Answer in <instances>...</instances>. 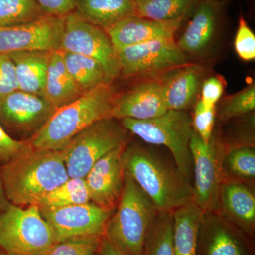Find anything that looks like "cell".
<instances>
[{
	"mask_svg": "<svg viewBox=\"0 0 255 255\" xmlns=\"http://www.w3.org/2000/svg\"><path fill=\"white\" fill-rule=\"evenodd\" d=\"M122 164L127 172L150 198L158 212L172 213L193 200L190 178L175 163L137 143L126 145Z\"/></svg>",
	"mask_w": 255,
	"mask_h": 255,
	"instance_id": "6da1fadb",
	"label": "cell"
},
{
	"mask_svg": "<svg viewBox=\"0 0 255 255\" xmlns=\"http://www.w3.org/2000/svg\"><path fill=\"white\" fill-rule=\"evenodd\" d=\"M0 176L9 203L20 206L38 205L69 178L61 150L33 147L1 166Z\"/></svg>",
	"mask_w": 255,
	"mask_h": 255,
	"instance_id": "7a4b0ae2",
	"label": "cell"
},
{
	"mask_svg": "<svg viewBox=\"0 0 255 255\" xmlns=\"http://www.w3.org/2000/svg\"><path fill=\"white\" fill-rule=\"evenodd\" d=\"M112 84L104 83L55 110L46 123L28 139L36 149L61 150L82 130L106 118H112L117 95Z\"/></svg>",
	"mask_w": 255,
	"mask_h": 255,
	"instance_id": "3957f363",
	"label": "cell"
},
{
	"mask_svg": "<svg viewBox=\"0 0 255 255\" xmlns=\"http://www.w3.org/2000/svg\"><path fill=\"white\" fill-rule=\"evenodd\" d=\"M157 213L150 198L125 172L122 197L105 236L126 255H141L146 235Z\"/></svg>",
	"mask_w": 255,
	"mask_h": 255,
	"instance_id": "277c9868",
	"label": "cell"
},
{
	"mask_svg": "<svg viewBox=\"0 0 255 255\" xmlns=\"http://www.w3.org/2000/svg\"><path fill=\"white\" fill-rule=\"evenodd\" d=\"M127 130L151 145H162L170 151L174 163L184 175H192L190 151L194 133L192 118L187 111L168 110L162 115L148 120L121 119Z\"/></svg>",
	"mask_w": 255,
	"mask_h": 255,
	"instance_id": "5b68a950",
	"label": "cell"
},
{
	"mask_svg": "<svg viewBox=\"0 0 255 255\" xmlns=\"http://www.w3.org/2000/svg\"><path fill=\"white\" fill-rule=\"evenodd\" d=\"M55 243L38 206L9 203L0 214V249L6 255H45Z\"/></svg>",
	"mask_w": 255,
	"mask_h": 255,
	"instance_id": "8992f818",
	"label": "cell"
},
{
	"mask_svg": "<svg viewBox=\"0 0 255 255\" xmlns=\"http://www.w3.org/2000/svg\"><path fill=\"white\" fill-rule=\"evenodd\" d=\"M127 144V130L115 119L92 124L61 150L69 177L85 178L99 159Z\"/></svg>",
	"mask_w": 255,
	"mask_h": 255,
	"instance_id": "52a82bcc",
	"label": "cell"
},
{
	"mask_svg": "<svg viewBox=\"0 0 255 255\" xmlns=\"http://www.w3.org/2000/svg\"><path fill=\"white\" fill-rule=\"evenodd\" d=\"M60 50L85 55L102 65L105 82L112 84L121 73L117 50L105 29L73 12L64 18Z\"/></svg>",
	"mask_w": 255,
	"mask_h": 255,
	"instance_id": "ba28073f",
	"label": "cell"
},
{
	"mask_svg": "<svg viewBox=\"0 0 255 255\" xmlns=\"http://www.w3.org/2000/svg\"><path fill=\"white\" fill-rule=\"evenodd\" d=\"M120 75L125 78H160L187 65V55L174 38L159 39L117 50Z\"/></svg>",
	"mask_w": 255,
	"mask_h": 255,
	"instance_id": "9c48e42d",
	"label": "cell"
},
{
	"mask_svg": "<svg viewBox=\"0 0 255 255\" xmlns=\"http://www.w3.org/2000/svg\"><path fill=\"white\" fill-rule=\"evenodd\" d=\"M220 149L214 137L206 143L194 131L190 142L194 178L193 201L204 214L219 209L223 156Z\"/></svg>",
	"mask_w": 255,
	"mask_h": 255,
	"instance_id": "30bf717a",
	"label": "cell"
},
{
	"mask_svg": "<svg viewBox=\"0 0 255 255\" xmlns=\"http://www.w3.org/2000/svg\"><path fill=\"white\" fill-rule=\"evenodd\" d=\"M64 18L43 15L26 22L1 26L0 53L60 50Z\"/></svg>",
	"mask_w": 255,
	"mask_h": 255,
	"instance_id": "8fae6325",
	"label": "cell"
},
{
	"mask_svg": "<svg viewBox=\"0 0 255 255\" xmlns=\"http://www.w3.org/2000/svg\"><path fill=\"white\" fill-rule=\"evenodd\" d=\"M55 108L43 96L18 90L0 97V124L11 134L34 135Z\"/></svg>",
	"mask_w": 255,
	"mask_h": 255,
	"instance_id": "7c38bea8",
	"label": "cell"
},
{
	"mask_svg": "<svg viewBox=\"0 0 255 255\" xmlns=\"http://www.w3.org/2000/svg\"><path fill=\"white\" fill-rule=\"evenodd\" d=\"M40 211L53 229L56 243L79 236H105L114 211L92 202Z\"/></svg>",
	"mask_w": 255,
	"mask_h": 255,
	"instance_id": "4fadbf2b",
	"label": "cell"
},
{
	"mask_svg": "<svg viewBox=\"0 0 255 255\" xmlns=\"http://www.w3.org/2000/svg\"><path fill=\"white\" fill-rule=\"evenodd\" d=\"M197 255H255L253 238L218 210L205 213L199 227Z\"/></svg>",
	"mask_w": 255,
	"mask_h": 255,
	"instance_id": "5bb4252c",
	"label": "cell"
},
{
	"mask_svg": "<svg viewBox=\"0 0 255 255\" xmlns=\"http://www.w3.org/2000/svg\"><path fill=\"white\" fill-rule=\"evenodd\" d=\"M125 147H118L99 159L85 177L91 202L112 211L118 206L123 192L125 172L122 154Z\"/></svg>",
	"mask_w": 255,
	"mask_h": 255,
	"instance_id": "9a60e30c",
	"label": "cell"
},
{
	"mask_svg": "<svg viewBox=\"0 0 255 255\" xmlns=\"http://www.w3.org/2000/svg\"><path fill=\"white\" fill-rule=\"evenodd\" d=\"M177 46L186 55L201 58L211 49L221 23L222 1L199 0Z\"/></svg>",
	"mask_w": 255,
	"mask_h": 255,
	"instance_id": "2e32d148",
	"label": "cell"
},
{
	"mask_svg": "<svg viewBox=\"0 0 255 255\" xmlns=\"http://www.w3.org/2000/svg\"><path fill=\"white\" fill-rule=\"evenodd\" d=\"M167 110L160 79H145L123 95L117 96L111 117L148 120Z\"/></svg>",
	"mask_w": 255,
	"mask_h": 255,
	"instance_id": "e0dca14e",
	"label": "cell"
},
{
	"mask_svg": "<svg viewBox=\"0 0 255 255\" xmlns=\"http://www.w3.org/2000/svg\"><path fill=\"white\" fill-rule=\"evenodd\" d=\"M184 18L163 21L134 15L105 31L117 50L155 40L174 38Z\"/></svg>",
	"mask_w": 255,
	"mask_h": 255,
	"instance_id": "ac0fdd59",
	"label": "cell"
},
{
	"mask_svg": "<svg viewBox=\"0 0 255 255\" xmlns=\"http://www.w3.org/2000/svg\"><path fill=\"white\" fill-rule=\"evenodd\" d=\"M218 211L248 236L254 238L255 196L247 183L223 180L219 191Z\"/></svg>",
	"mask_w": 255,
	"mask_h": 255,
	"instance_id": "d6986e66",
	"label": "cell"
},
{
	"mask_svg": "<svg viewBox=\"0 0 255 255\" xmlns=\"http://www.w3.org/2000/svg\"><path fill=\"white\" fill-rule=\"evenodd\" d=\"M204 68L188 63L160 78L168 110L187 111L194 105L201 85Z\"/></svg>",
	"mask_w": 255,
	"mask_h": 255,
	"instance_id": "ffe728a7",
	"label": "cell"
},
{
	"mask_svg": "<svg viewBox=\"0 0 255 255\" xmlns=\"http://www.w3.org/2000/svg\"><path fill=\"white\" fill-rule=\"evenodd\" d=\"M84 93L68 73L62 50L50 52L44 97L57 110L76 100Z\"/></svg>",
	"mask_w": 255,
	"mask_h": 255,
	"instance_id": "44dd1931",
	"label": "cell"
},
{
	"mask_svg": "<svg viewBox=\"0 0 255 255\" xmlns=\"http://www.w3.org/2000/svg\"><path fill=\"white\" fill-rule=\"evenodd\" d=\"M74 12L87 22L107 30L136 15V5L131 0H75Z\"/></svg>",
	"mask_w": 255,
	"mask_h": 255,
	"instance_id": "7402d4cb",
	"label": "cell"
},
{
	"mask_svg": "<svg viewBox=\"0 0 255 255\" xmlns=\"http://www.w3.org/2000/svg\"><path fill=\"white\" fill-rule=\"evenodd\" d=\"M50 53L19 51L7 53L14 65L18 90L44 97Z\"/></svg>",
	"mask_w": 255,
	"mask_h": 255,
	"instance_id": "603a6c76",
	"label": "cell"
},
{
	"mask_svg": "<svg viewBox=\"0 0 255 255\" xmlns=\"http://www.w3.org/2000/svg\"><path fill=\"white\" fill-rule=\"evenodd\" d=\"M204 214L193 200L172 212L174 255H197L198 236Z\"/></svg>",
	"mask_w": 255,
	"mask_h": 255,
	"instance_id": "cb8c5ba5",
	"label": "cell"
},
{
	"mask_svg": "<svg viewBox=\"0 0 255 255\" xmlns=\"http://www.w3.org/2000/svg\"><path fill=\"white\" fill-rule=\"evenodd\" d=\"M91 202L85 178L69 177L65 182L43 196L40 210H52Z\"/></svg>",
	"mask_w": 255,
	"mask_h": 255,
	"instance_id": "d4e9b609",
	"label": "cell"
},
{
	"mask_svg": "<svg viewBox=\"0 0 255 255\" xmlns=\"http://www.w3.org/2000/svg\"><path fill=\"white\" fill-rule=\"evenodd\" d=\"M64 62L74 81L86 92L105 82V75L100 63L85 55L64 51Z\"/></svg>",
	"mask_w": 255,
	"mask_h": 255,
	"instance_id": "484cf974",
	"label": "cell"
},
{
	"mask_svg": "<svg viewBox=\"0 0 255 255\" xmlns=\"http://www.w3.org/2000/svg\"><path fill=\"white\" fill-rule=\"evenodd\" d=\"M172 213L158 212L151 223L141 255H174Z\"/></svg>",
	"mask_w": 255,
	"mask_h": 255,
	"instance_id": "4316f807",
	"label": "cell"
},
{
	"mask_svg": "<svg viewBox=\"0 0 255 255\" xmlns=\"http://www.w3.org/2000/svg\"><path fill=\"white\" fill-rule=\"evenodd\" d=\"M223 180L252 182L255 177V150L253 146L231 149L223 156Z\"/></svg>",
	"mask_w": 255,
	"mask_h": 255,
	"instance_id": "83f0119b",
	"label": "cell"
},
{
	"mask_svg": "<svg viewBox=\"0 0 255 255\" xmlns=\"http://www.w3.org/2000/svg\"><path fill=\"white\" fill-rule=\"evenodd\" d=\"M199 0H150L137 5L136 15L157 21L185 18Z\"/></svg>",
	"mask_w": 255,
	"mask_h": 255,
	"instance_id": "f1b7e54d",
	"label": "cell"
},
{
	"mask_svg": "<svg viewBox=\"0 0 255 255\" xmlns=\"http://www.w3.org/2000/svg\"><path fill=\"white\" fill-rule=\"evenodd\" d=\"M43 15L36 0H0V27L32 21Z\"/></svg>",
	"mask_w": 255,
	"mask_h": 255,
	"instance_id": "f546056e",
	"label": "cell"
},
{
	"mask_svg": "<svg viewBox=\"0 0 255 255\" xmlns=\"http://www.w3.org/2000/svg\"><path fill=\"white\" fill-rule=\"evenodd\" d=\"M255 109V85L251 84L241 91L223 100L219 117L223 122L243 117Z\"/></svg>",
	"mask_w": 255,
	"mask_h": 255,
	"instance_id": "4dcf8cb0",
	"label": "cell"
},
{
	"mask_svg": "<svg viewBox=\"0 0 255 255\" xmlns=\"http://www.w3.org/2000/svg\"><path fill=\"white\" fill-rule=\"evenodd\" d=\"M103 236L67 238L55 243L45 255H97Z\"/></svg>",
	"mask_w": 255,
	"mask_h": 255,
	"instance_id": "1f68e13d",
	"label": "cell"
},
{
	"mask_svg": "<svg viewBox=\"0 0 255 255\" xmlns=\"http://www.w3.org/2000/svg\"><path fill=\"white\" fill-rule=\"evenodd\" d=\"M191 118L194 131L200 136L203 141L208 143L213 137L216 119L215 107H207L199 100L194 107Z\"/></svg>",
	"mask_w": 255,
	"mask_h": 255,
	"instance_id": "d6a6232c",
	"label": "cell"
},
{
	"mask_svg": "<svg viewBox=\"0 0 255 255\" xmlns=\"http://www.w3.org/2000/svg\"><path fill=\"white\" fill-rule=\"evenodd\" d=\"M234 47L241 60L250 62L255 59V35L243 16L238 21Z\"/></svg>",
	"mask_w": 255,
	"mask_h": 255,
	"instance_id": "836d02e7",
	"label": "cell"
},
{
	"mask_svg": "<svg viewBox=\"0 0 255 255\" xmlns=\"http://www.w3.org/2000/svg\"><path fill=\"white\" fill-rule=\"evenodd\" d=\"M28 140L14 138L0 124V167L31 148Z\"/></svg>",
	"mask_w": 255,
	"mask_h": 255,
	"instance_id": "e575fe53",
	"label": "cell"
},
{
	"mask_svg": "<svg viewBox=\"0 0 255 255\" xmlns=\"http://www.w3.org/2000/svg\"><path fill=\"white\" fill-rule=\"evenodd\" d=\"M18 90L14 63L7 53H0V97Z\"/></svg>",
	"mask_w": 255,
	"mask_h": 255,
	"instance_id": "d590c367",
	"label": "cell"
},
{
	"mask_svg": "<svg viewBox=\"0 0 255 255\" xmlns=\"http://www.w3.org/2000/svg\"><path fill=\"white\" fill-rule=\"evenodd\" d=\"M224 82L219 76L206 79L201 85L200 100L207 107H216L224 92Z\"/></svg>",
	"mask_w": 255,
	"mask_h": 255,
	"instance_id": "8d00e7d4",
	"label": "cell"
},
{
	"mask_svg": "<svg viewBox=\"0 0 255 255\" xmlns=\"http://www.w3.org/2000/svg\"><path fill=\"white\" fill-rule=\"evenodd\" d=\"M43 14L64 18L75 11V0H36Z\"/></svg>",
	"mask_w": 255,
	"mask_h": 255,
	"instance_id": "74e56055",
	"label": "cell"
},
{
	"mask_svg": "<svg viewBox=\"0 0 255 255\" xmlns=\"http://www.w3.org/2000/svg\"><path fill=\"white\" fill-rule=\"evenodd\" d=\"M100 255H126L123 252L120 251L113 243H111L105 236L102 238V242L99 250Z\"/></svg>",
	"mask_w": 255,
	"mask_h": 255,
	"instance_id": "f35d334b",
	"label": "cell"
},
{
	"mask_svg": "<svg viewBox=\"0 0 255 255\" xmlns=\"http://www.w3.org/2000/svg\"><path fill=\"white\" fill-rule=\"evenodd\" d=\"M9 201L6 198L5 194L4 185H3L2 180H1V176H0V214L2 212L6 206L9 205Z\"/></svg>",
	"mask_w": 255,
	"mask_h": 255,
	"instance_id": "ab89813d",
	"label": "cell"
},
{
	"mask_svg": "<svg viewBox=\"0 0 255 255\" xmlns=\"http://www.w3.org/2000/svg\"><path fill=\"white\" fill-rule=\"evenodd\" d=\"M131 1L137 6V5L144 4V3L147 2V1H150V0H131Z\"/></svg>",
	"mask_w": 255,
	"mask_h": 255,
	"instance_id": "60d3db41",
	"label": "cell"
},
{
	"mask_svg": "<svg viewBox=\"0 0 255 255\" xmlns=\"http://www.w3.org/2000/svg\"><path fill=\"white\" fill-rule=\"evenodd\" d=\"M0 255H6L5 254L4 252H3L2 251H1V249H0Z\"/></svg>",
	"mask_w": 255,
	"mask_h": 255,
	"instance_id": "b9f144b4",
	"label": "cell"
},
{
	"mask_svg": "<svg viewBox=\"0 0 255 255\" xmlns=\"http://www.w3.org/2000/svg\"><path fill=\"white\" fill-rule=\"evenodd\" d=\"M216 1H222V2H223V1H225V0H216Z\"/></svg>",
	"mask_w": 255,
	"mask_h": 255,
	"instance_id": "7bdbcfd3",
	"label": "cell"
},
{
	"mask_svg": "<svg viewBox=\"0 0 255 255\" xmlns=\"http://www.w3.org/2000/svg\"><path fill=\"white\" fill-rule=\"evenodd\" d=\"M97 255H100V254H99V253H98V254H97Z\"/></svg>",
	"mask_w": 255,
	"mask_h": 255,
	"instance_id": "ee69618b",
	"label": "cell"
}]
</instances>
